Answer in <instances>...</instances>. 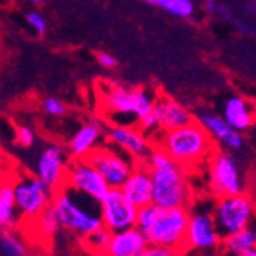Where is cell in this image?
<instances>
[{
  "instance_id": "obj_1",
  "label": "cell",
  "mask_w": 256,
  "mask_h": 256,
  "mask_svg": "<svg viewBox=\"0 0 256 256\" xmlns=\"http://www.w3.org/2000/svg\"><path fill=\"white\" fill-rule=\"evenodd\" d=\"M152 180V204L158 207H186L192 202V190L188 181V170L175 162L164 150L152 148L143 161Z\"/></svg>"
},
{
  "instance_id": "obj_2",
  "label": "cell",
  "mask_w": 256,
  "mask_h": 256,
  "mask_svg": "<svg viewBox=\"0 0 256 256\" xmlns=\"http://www.w3.org/2000/svg\"><path fill=\"white\" fill-rule=\"evenodd\" d=\"M150 140L155 148L164 150L186 170L196 169L215 152L214 140L198 120L178 129L158 132Z\"/></svg>"
},
{
  "instance_id": "obj_3",
  "label": "cell",
  "mask_w": 256,
  "mask_h": 256,
  "mask_svg": "<svg viewBox=\"0 0 256 256\" xmlns=\"http://www.w3.org/2000/svg\"><path fill=\"white\" fill-rule=\"evenodd\" d=\"M189 208L158 207L155 204L138 208L135 227L144 235L148 244L181 252L186 246Z\"/></svg>"
},
{
  "instance_id": "obj_4",
  "label": "cell",
  "mask_w": 256,
  "mask_h": 256,
  "mask_svg": "<svg viewBox=\"0 0 256 256\" xmlns=\"http://www.w3.org/2000/svg\"><path fill=\"white\" fill-rule=\"evenodd\" d=\"M156 97L150 88H128L109 82L103 88L102 103L114 124L130 126L154 109Z\"/></svg>"
},
{
  "instance_id": "obj_5",
  "label": "cell",
  "mask_w": 256,
  "mask_h": 256,
  "mask_svg": "<svg viewBox=\"0 0 256 256\" xmlns=\"http://www.w3.org/2000/svg\"><path fill=\"white\" fill-rule=\"evenodd\" d=\"M80 195L82 194L69 189L68 186H63L54 192L51 204L57 214L60 227L72 232L80 238H84L103 224L100 212L86 210L80 202Z\"/></svg>"
},
{
  "instance_id": "obj_6",
  "label": "cell",
  "mask_w": 256,
  "mask_h": 256,
  "mask_svg": "<svg viewBox=\"0 0 256 256\" xmlns=\"http://www.w3.org/2000/svg\"><path fill=\"white\" fill-rule=\"evenodd\" d=\"M212 215L221 238L250 227L254 215L253 200L248 194L220 196L212 208Z\"/></svg>"
},
{
  "instance_id": "obj_7",
  "label": "cell",
  "mask_w": 256,
  "mask_h": 256,
  "mask_svg": "<svg viewBox=\"0 0 256 256\" xmlns=\"http://www.w3.org/2000/svg\"><path fill=\"white\" fill-rule=\"evenodd\" d=\"M11 188L22 220L34 221L54 198V190L32 175L14 176Z\"/></svg>"
},
{
  "instance_id": "obj_8",
  "label": "cell",
  "mask_w": 256,
  "mask_h": 256,
  "mask_svg": "<svg viewBox=\"0 0 256 256\" xmlns=\"http://www.w3.org/2000/svg\"><path fill=\"white\" fill-rule=\"evenodd\" d=\"M208 175H210V189L216 198L246 192V180L240 162L226 150H216L210 155Z\"/></svg>"
},
{
  "instance_id": "obj_9",
  "label": "cell",
  "mask_w": 256,
  "mask_h": 256,
  "mask_svg": "<svg viewBox=\"0 0 256 256\" xmlns=\"http://www.w3.org/2000/svg\"><path fill=\"white\" fill-rule=\"evenodd\" d=\"M86 160L103 176L109 189H120L135 166V161L128 154L109 146H97Z\"/></svg>"
},
{
  "instance_id": "obj_10",
  "label": "cell",
  "mask_w": 256,
  "mask_h": 256,
  "mask_svg": "<svg viewBox=\"0 0 256 256\" xmlns=\"http://www.w3.org/2000/svg\"><path fill=\"white\" fill-rule=\"evenodd\" d=\"M64 186L96 202H100L109 192V186L103 176L86 158H74L69 161Z\"/></svg>"
},
{
  "instance_id": "obj_11",
  "label": "cell",
  "mask_w": 256,
  "mask_h": 256,
  "mask_svg": "<svg viewBox=\"0 0 256 256\" xmlns=\"http://www.w3.org/2000/svg\"><path fill=\"white\" fill-rule=\"evenodd\" d=\"M98 212L103 227L118 232L135 226L138 208L124 196L122 189H109L98 202Z\"/></svg>"
},
{
  "instance_id": "obj_12",
  "label": "cell",
  "mask_w": 256,
  "mask_h": 256,
  "mask_svg": "<svg viewBox=\"0 0 256 256\" xmlns=\"http://www.w3.org/2000/svg\"><path fill=\"white\" fill-rule=\"evenodd\" d=\"M106 140L108 143L128 154L135 162H143L154 148L152 140L135 124H112L106 130Z\"/></svg>"
},
{
  "instance_id": "obj_13",
  "label": "cell",
  "mask_w": 256,
  "mask_h": 256,
  "mask_svg": "<svg viewBox=\"0 0 256 256\" xmlns=\"http://www.w3.org/2000/svg\"><path fill=\"white\" fill-rule=\"evenodd\" d=\"M221 235L216 228L212 208L210 210L189 212L186 230V244L196 250H214L221 246Z\"/></svg>"
},
{
  "instance_id": "obj_14",
  "label": "cell",
  "mask_w": 256,
  "mask_h": 256,
  "mask_svg": "<svg viewBox=\"0 0 256 256\" xmlns=\"http://www.w3.org/2000/svg\"><path fill=\"white\" fill-rule=\"evenodd\" d=\"M68 164V155L60 146H48L37 158L34 176L56 192L64 186Z\"/></svg>"
},
{
  "instance_id": "obj_15",
  "label": "cell",
  "mask_w": 256,
  "mask_h": 256,
  "mask_svg": "<svg viewBox=\"0 0 256 256\" xmlns=\"http://www.w3.org/2000/svg\"><path fill=\"white\" fill-rule=\"evenodd\" d=\"M120 189L136 208L152 204V180L144 162H135L132 172L129 174Z\"/></svg>"
},
{
  "instance_id": "obj_16",
  "label": "cell",
  "mask_w": 256,
  "mask_h": 256,
  "mask_svg": "<svg viewBox=\"0 0 256 256\" xmlns=\"http://www.w3.org/2000/svg\"><path fill=\"white\" fill-rule=\"evenodd\" d=\"M152 110L156 115L160 132L178 129L195 120L188 108L168 96H158Z\"/></svg>"
},
{
  "instance_id": "obj_17",
  "label": "cell",
  "mask_w": 256,
  "mask_h": 256,
  "mask_svg": "<svg viewBox=\"0 0 256 256\" xmlns=\"http://www.w3.org/2000/svg\"><path fill=\"white\" fill-rule=\"evenodd\" d=\"M198 122L202 124V128L207 130L214 142H218L220 144L226 146V149L241 150L244 148V136L241 135V132L230 128L220 115L204 112L200 115Z\"/></svg>"
},
{
  "instance_id": "obj_18",
  "label": "cell",
  "mask_w": 256,
  "mask_h": 256,
  "mask_svg": "<svg viewBox=\"0 0 256 256\" xmlns=\"http://www.w3.org/2000/svg\"><path fill=\"white\" fill-rule=\"evenodd\" d=\"M148 246L144 235L135 226L112 232L104 256H140Z\"/></svg>"
},
{
  "instance_id": "obj_19",
  "label": "cell",
  "mask_w": 256,
  "mask_h": 256,
  "mask_svg": "<svg viewBox=\"0 0 256 256\" xmlns=\"http://www.w3.org/2000/svg\"><path fill=\"white\" fill-rule=\"evenodd\" d=\"M222 120L238 132L248 130L254 123V109L252 102L240 96L227 98L222 109Z\"/></svg>"
},
{
  "instance_id": "obj_20",
  "label": "cell",
  "mask_w": 256,
  "mask_h": 256,
  "mask_svg": "<svg viewBox=\"0 0 256 256\" xmlns=\"http://www.w3.org/2000/svg\"><path fill=\"white\" fill-rule=\"evenodd\" d=\"M103 135V126L98 120L84 123L68 143V152L72 158H86L92 149H96Z\"/></svg>"
},
{
  "instance_id": "obj_21",
  "label": "cell",
  "mask_w": 256,
  "mask_h": 256,
  "mask_svg": "<svg viewBox=\"0 0 256 256\" xmlns=\"http://www.w3.org/2000/svg\"><path fill=\"white\" fill-rule=\"evenodd\" d=\"M224 250L234 256H240L248 250H254L256 246V232L253 227H246L235 234L227 235L221 240Z\"/></svg>"
},
{
  "instance_id": "obj_22",
  "label": "cell",
  "mask_w": 256,
  "mask_h": 256,
  "mask_svg": "<svg viewBox=\"0 0 256 256\" xmlns=\"http://www.w3.org/2000/svg\"><path fill=\"white\" fill-rule=\"evenodd\" d=\"M22 222V216L17 210L11 184L0 194V227L4 230H16Z\"/></svg>"
},
{
  "instance_id": "obj_23",
  "label": "cell",
  "mask_w": 256,
  "mask_h": 256,
  "mask_svg": "<svg viewBox=\"0 0 256 256\" xmlns=\"http://www.w3.org/2000/svg\"><path fill=\"white\" fill-rule=\"evenodd\" d=\"M110 235H112V232L102 226L97 230L92 232V234H89L88 236L82 238V242L86 247V250L90 252L92 254L104 256L108 244H109V240H110Z\"/></svg>"
},
{
  "instance_id": "obj_24",
  "label": "cell",
  "mask_w": 256,
  "mask_h": 256,
  "mask_svg": "<svg viewBox=\"0 0 256 256\" xmlns=\"http://www.w3.org/2000/svg\"><path fill=\"white\" fill-rule=\"evenodd\" d=\"M34 222H36L38 234L46 238L54 236L57 234V230L60 228V222H58V218H57V214L54 210L52 204L46 207L44 210L34 220Z\"/></svg>"
},
{
  "instance_id": "obj_25",
  "label": "cell",
  "mask_w": 256,
  "mask_h": 256,
  "mask_svg": "<svg viewBox=\"0 0 256 256\" xmlns=\"http://www.w3.org/2000/svg\"><path fill=\"white\" fill-rule=\"evenodd\" d=\"M0 252L4 256H26V247L14 230H4L0 235Z\"/></svg>"
},
{
  "instance_id": "obj_26",
  "label": "cell",
  "mask_w": 256,
  "mask_h": 256,
  "mask_svg": "<svg viewBox=\"0 0 256 256\" xmlns=\"http://www.w3.org/2000/svg\"><path fill=\"white\" fill-rule=\"evenodd\" d=\"M161 8L178 18H190L195 14L194 0H162Z\"/></svg>"
},
{
  "instance_id": "obj_27",
  "label": "cell",
  "mask_w": 256,
  "mask_h": 256,
  "mask_svg": "<svg viewBox=\"0 0 256 256\" xmlns=\"http://www.w3.org/2000/svg\"><path fill=\"white\" fill-rule=\"evenodd\" d=\"M43 109H44L46 114L52 115V117H63V115L68 112L66 104H64L62 100L56 98V97L46 98V100L43 102Z\"/></svg>"
},
{
  "instance_id": "obj_28",
  "label": "cell",
  "mask_w": 256,
  "mask_h": 256,
  "mask_svg": "<svg viewBox=\"0 0 256 256\" xmlns=\"http://www.w3.org/2000/svg\"><path fill=\"white\" fill-rule=\"evenodd\" d=\"M16 140L17 143L23 148H31L36 142V134L28 126H18L16 130Z\"/></svg>"
},
{
  "instance_id": "obj_29",
  "label": "cell",
  "mask_w": 256,
  "mask_h": 256,
  "mask_svg": "<svg viewBox=\"0 0 256 256\" xmlns=\"http://www.w3.org/2000/svg\"><path fill=\"white\" fill-rule=\"evenodd\" d=\"M26 22H28V25H30L38 36H43V34L46 32V20H44V17H43L40 12H37V11L28 12Z\"/></svg>"
},
{
  "instance_id": "obj_30",
  "label": "cell",
  "mask_w": 256,
  "mask_h": 256,
  "mask_svg": "<svg viewBox=\"0 0 256 256\" xmlns=\"http://www.w3.org/2000/svg\"><path fill=\"white\" fill-rule=\"evenodd\" d=\"M180 252L172 250L169 247H162V246H154L148 244L146 248L140 253V256H178Z\"/></svg>"
},
{
  "instance_id": "obj_31",
  "label": "cell",
  "mask_w": 256,
  "mask_h": 256,
  "mask_svg": "<svg viewBox=\"0 0 256 256\" xmlns=\"http://www.w3.org/2000/svg\"><path fill=\"white\" fill-rule=\"evenodd\" d=\"M97 60H98V63L103 66V68H106V69H114V68H117V64H118V62H117V58H115L112 54H109V52H98L97 54Z\"/></svg>"
},
{
  "instance_id": "obj_32",
  "label": "cell",
  "mask_w": 256,
  "mask_h": 256,
  "mask_svg": "<svg viewBox=\"0 0 256 256\" xmlns=\"http://www.w3.org/2000/svg\"><path fill=\"white\" fill-rule=\"evenodd\" d=\"M215 16H218L221 22H234V14H232V10L227 5H222V4L218 5V10H216Z\"/></svg>"
},
{
  "instance_id": "obj_33",
  "label": "cell",
  "mask_w": 256,
  "mask_h": 256,
  "mask_svg": "<svg viewBox=\"0 0 256 256\" xmlns=\"http://www.w3.org/2000/svg\"><path fill=\"white\" fill-rule=\"evenodd\" d=\"M218 0H204V4H202V8L207 14H210V16H215L216 14V10H218Z\"/></svg>"
},
{
  "instance_id": "obj_34",
  "label": "cell",
  "mask_w": 256,
  "mask_h": 256,
  "mask_svg": "<svg viewBox=\"0 0 256 256\" xmlns=\"http://www.w3.org/2000/svg\"><path fill=\"white\" fill-rule=\"evenodd\" d=\"M12 178H14V176H8V175L4 172V169L0 168V194H2V192H4V189H5V188H8V186L11 184Z\"/></svg>"
},
{
  "instance_id": "obj_35",
  "label": "cell",
  "mask_w": 256,
  "mask_h": 256,
  "mask_svg": "<svg viewBox=\"0 0 256 256\" xmlns=\"http://www.w3.org/2000/svg\"><path fill=\"white\" fill-rule=\"evenodd\" d=\"M144 2L149 4V5H154V6H161L162 0H144Z\"/></svg>"
},
{
  "instance_id": "obj_36",
  "label": "cell",
  "mask_w": 256,
  "mask_h": 256,
  "mask_svg": "<svg viewBox=\"0 0 256 256\" xmlns=\"http://www.w3.org/2000/svg\"><path fill=\"white\" fill-rule=\"evenodd\" d=\"M240 256H256V252L254 250H248V252H246V253H242Z\"/></svg>"
},
{
  "instance_id": "obj_37",
  "label": "cell",
  "mask_w": 256,
  "mask_h": 256,
  "mask_svg": "<svg viewBox=\"0 0 256 256\" xmlns=\"http://www.w3.org/2000/svg\"><path fill=\"white\" fill-rule=\"evenodd\" d=\"M30 2L32 4V5H42L44 0H30Z\"/></svg>"
}]
</instances>
